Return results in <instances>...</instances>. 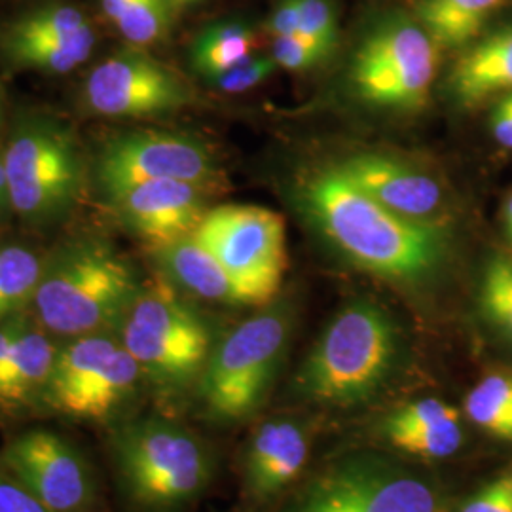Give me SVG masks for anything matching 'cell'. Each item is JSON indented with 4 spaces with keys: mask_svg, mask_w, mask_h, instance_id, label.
I'll list each match as a JSON object with an SVG mask.
<instances>
[{
    "mask_svg": "<svg viewBox=\"0 0 512 512\" xmlns=\"http://www.w3.org/2000/svg\"><path fill=\"white\" fill-rule=\"evenodd\" d=\"M304 202L327 238L372 274L418 281L439 268L446 234L439 222L404 219L372 200L338 169H323L304 186Z\"/></svg>",
    "mask_w": 512,
    "mask_h": 512,
    "instance_id": "1",
    "label": "cell"
},
{
    "mask_svg": "<svg viewBox=\"0 0 512 512\" xmlns=\"http://www.w3.org/2000/svg\"><path fill=\"white\" fill-rule=\"evenodd\" d=\"M139 291L122 256L101 241L80 239L44 260L31 306L42 329L71 340L122 323Z\"/></svg>",
    "mask_w": 512,
    "mask_h": 512,
    "instance_id": "2",
    "label": "cell"
},
{
    "mask_svg": "<svg viewBox=\"0 0 512 512\" xmlns=\"http://www.w3.org/2000/svg\"><path fill=\"white\" fill-rule=\"evenodd\" d=\"M109 454L120 492L139 511H183L213 480L209 448L165 418L116 423L110 427Z\"/></svg>",
    "mask_w": 512,
    "mask_h": 512,
    "instance_id": "3",
    "label": "cell"
},
{
    "mask_svg": "<svg viewBox=\"0 0 512 512\" xmlns=\"http://www.w3.org/2000/svg\"><path fill=\"white\" fill-rule=\"evenodd\" d=\"M399 355L393 319L380 306L359 300L330 321L298 370L296 389L315 403H365L391 378Z\"/></svg>",
    "mask_w": 512,
    "mask_h": 512,
    "instance_id": "4",
    "label": "cell"
},
{
    "mask_svg": "<svg viewBox=\"0 0 512 512\" xmlns=\"http://www.w3.org/2000/svg\"><path fill=\"white\" fill-rule=\"evenodd\" d=\"M143 378L133 355L107 332L71 338L57 351L42 414L109 429L124 421Z\"/></svg>",
    "mask_w": 512,
    "mask_h": 512,
    "instance_id": "5",
    "label": "cell"
},
{
    "mask_svg": "<svg viewBox=\"0 0 512 512\" xmlns=\"http://www.w3.org/2000/svg\"><path fill=\"white\" fill-rule=\"evenodd\" d=\"M10 207L29 224L73 211L84 190V160L69 128L50 116L19 120L2 152Z\"/></svg>",
    "mask_w": 512,
    "mask_h": 512,
    "instance_id": "6",
    "label": "cell"
},
{
    "mask_svg": "<svg viewBox=\"0 0 512 512\" xmlns=\"http://www.w3.org/2000/svg\"><path fill=\"white\" fill-rule=\"evenodd\" d=\"M289 313H258L211 351L200 376L203 410L211 420L238 421L264 401L289 338Z\"/></svg>",
    "mask_w": 512,
    "mask_h": 512,
    "instance_id": "7",
    "label": "cell"
},
{
    "mask_svg": "<svg viewBox=\"0 0 512 512\" xmlns=\"http://www.w3.org/2000/svg\"><path fill=\"white\" fill-rule=\"evenodd\" d=\"M120 325V342L152 382L183 387L202 376L211 332L165 283L141 287Z\"/></svg>",
    "mask_w": 512,
    "mask_h": 512,
    "instance_id": "8",
    "label": "cell"
},
{
    "mask_svg": "<svg viewBox=\"0 0 512 512\" xmlns=\"http://www.w3.org/2000/svg\"><path fill=\"white\" fill-rule=\"evenodd\" d=\"M437 44L420 23L393 16L374 25L361 40L351 84L370 105L420 109L437 74Z\"/></svg>",
    "mask_w": 512,
    "mask_h": 512,
    "instance_id": "9",
    "label": "cell"
},
{
    "mask_svg": "<svg viewBox=\"0 0 512 512\" xmlns=\"http://www.w3.org/2000/svg\"><path fill=\"white\" fill-rule=\"evenodd\" d=\"M194 238L232 275L249 306L274 298L287 270L285 220L260 205L207 211Z\"/></svg>",
    "mask_w": 512,
    "mask_h": 512,
    "instance_id": "10",
    "label": "cell"
},
{
    "mask_svg": "<svg viewBox=\"0 0 512 512\" xmlns=\"http://www.w3.org/2000/svg\"><path fill=\"white\" fill-rule=\"evenodd\" d=\"M0 463L55 512H112L92 461L61 433L31 427L4 440Z\"/></svg>",
    "mask_w": 512,
    "mask_h": 512,
    "instance_id": "11",
    "label": "cell"
},
{
    "mask_svg": "<svg viewBox=\"0 0 512 512\" xmlns=\"http://www.w3.org/2000/svg\"><path fill=\"white\" fill-rule=\"evenodd\" d=\"M95 177L114 198L150 181L211 186L220 177L215 156L194 137L167 131H129L109 139L97 156Z\"/></svg>",
    "mask_w": 512,
    "mask_h": 512,
    "instance_id": "12",
    "label": "cell"
},
{
    "mask_svg": "<svg viewBox=\"0 0 512 512\" xmlns=\"http://www.w3.org/2000/svg\"><path fill=\"white\" fill-rule=\"evenodd\" d=\"M293 512H440L420 476L376 459H351L313 480Z\"/></svg>",
    "mask_w": 512,
    "mask_h": 512,
    "instance_id": "13",
    "label": "cell"
},
{
    "mask_svg": "<svg viewBox=\"0 0 512 512\" xmlns=\"http://www.w3.org/2000/svg\"><path fill=\"white\" fill-rule=\"evenodd\" d=\"M82 101L95 116L137 120L183 109L192 93L160 61L131 48L95 65L84 82Z\"/></svg>",
    "mask_w": 512,
    "mask_h": 512,
    "instance_id": "14",
    "label": "cell"
},
{
    "mask_svg": "<svg viewBox=\"0 0 512 512\" xmlns=\"http://www.w3.org/2000/svg\"><path fill=\"white\" fill-rule=\"evenodd\" d=\"M54 338L23 313L0 321V420L42 412L59 351Z\"/></svg>",
    "mask_w": 512,
    "mask_h": 512,
    "instance_id": "15",
    "label": "cell"
},
{
    "mask_svg": "<svg viewBox=\"0 0 512 512\" xmlns=\"http://www.w3.org/2000/svg\"><path fill=\"white\" fill-rule=\"evenodd\" d=\"M202 184L150 181L110 198L122 222L156 251L192 238L207 215Z\"/></svg>",
    "mask_w": 512,
    "mask_h": 512,
    "instance_id": "16",
    "label": "cell"
},
{
    "mask_svg": "<svg viewBox=\"0 0 512 512\" xmlns=\"http://www.w3.org/2000/svg\"><path fill=\"white\" fill-rule=\"evenodd\" d=\"M336 167L372 200L404 219L433 222L427 219L440 209L437 181L403 162L382 154H355Z\"/></svg>",
    "mask_w": 512,
    "mask_h": 512,
    "instance_id": "17",
    "label": "cell"
},
{
    "mask_svg": "<svg viewBox=\"0 0 512 512\" xmlns=\"http://www.w3.org/2000/svg\"><path fill=\"white\" fill-rule=\"evenodd\" d=\"M310 456V439L293 420L264 423L249 444L245 480L256 499L279 494L302 473Z\"/></svg>",
    "mask_w": 512,
    "mask_h": 512,
    "instance_id": "18",
    "label": "cell"
},
{
    "mask_svg": "<svg viewBox=\"0 0 512 512\" xmlns=\"http://www.w3.org/2000/svg\"><path fill=\"white\" fill-rule=\"evenodd\" d=\"M459 103L475 105L512 92V27L501 29L459 57L448 78Z\"/></svg>",
    "mask_w": 512,
    "mask_h": 512,
    "instance_id": "19",
    "label": "cell"
},
{
    "mask_svg": "<svg viewBox=\"0 0 512 512\" xmlns=\"http://www.w3.org/2000/svg\"><path fill=\"white\" fill-rule=\"evenodd\" d=\"M92 33V21L74 4H42L0 27V54L8 61L21 52L67 44Z\"/></svg>",
    "mask_w": 512,
    "mask_h": 512,
    "instance_id": "20",
    "label": "cell"
},
{
    "mask_svg": "<svg viewBox=\"0 0 512 512\" xmlns=\"http://www.w3.org/2000/svg\"><path fill=\"white\" fill-rule=\"evenodd\" d=\"M160 256L167 274L186 291L220 304H247L232 275L194 236L160 249Z\"/></svg>",
    "mask_w": 512,
    "mask_h": 512,
    "instance_id": "21",
    "label": "cell"
},
{
    "mask_svg": "<svg viewBox=\"0 0 512 512\" xmlns=\"http://www.w3.org/2000/svg\"><path fill=\"white\" fill-rule=\"evenodd\" d=\"M503 0H418V23L437 46L459 48L480 35Z\"/></svg>",
    "mask_w": 512,
    "mask_h": 512,
    "instance_id": "22",
    "label": "cell"
},
{
    "mask_svg": "<svg viewBox=\"0 0 512 512\" xmlns=\"http://www.w3.org/2000/svg\"><path fill=\"white\" fill-rule=\"evenodd\" d=\"M255 48V33L249 25L241 21H222L198 35L190 59L194 69L209 80L253 57Z\"/></svg>",
    "mask_w": 512,
    "mask_h": 512,
    "instance_id": "23",
    "label": "cell"
},
{
    "mask_svg": "<svg viewBox=\"0 0 512 512\" xmlns=\"http://www.w3.org/2000/svg\"><path fill=\"white\" fill-rule=\"evenodd\" d=\"M44 262L21 245H0V321L33 302Z\"/></svg>",
    "mask_w": 512,
    "mask_h": 512,
    "instance_id": "24",
    "label": "cell"
},
{
    "mask_svg": "<svg viewBox=\"0 0 512 512\" xmlns=\"http://www.w3.org/2000/svg\"><path fill=\"white\" fill-rule=\"evenodd\" d=\"M467 418L497 439L512 440V374H490L469 391Z\"/></svg>",
    "mask_w": 512,
    "mask_h": 512,
    "instance_id": "25",
    "label": "cell"
},
{
    "mask_svg": "<svg viewBox=\"0 0 512 512\" xmlns=\"http://www.w3.org/2000/svg\"><path fill=\"white\" fill-rule=\"evenodd\" d=\"M385 439L395 448L421 459H444L454 456L463 444L461 414L414 425V427H384Z\"/></svg>",
    "mask_w": 512,
    "mask_h": 512,
    "instance_id": "26",
    "label": "cell"
},
{
    "mask_svg": "<svg viewBox=\"0 0 512 512\" xmlns=\"http://www.w3.org/2000/svg\"><path fill=\"white\" fill-rule=\"evenodd\" d=\"M171 12L167 0H133L114 27L133 48H147L167 35Z\"/></svg>",
    "mask_w": 512,
    "mask_h": 512,
    "instance_id": "27",
    "label": "cell"
},
{
    "mask_svg": "<svg viewBox=\"0 0 512 512\" xmlns=\"http://www.w3.org/2000/svg\"><path fill=\"white\" fill-rule=\"evenodd\" d=\"M482 308L499 329L512 340V262L495 258L482 279Z\"/></svg>",
    "mask_w": 512,
    "mask_h": 512,
    "instance_id": "28",
    "label": "cell"
},
{
    "mask_svg": "<svg viewBox=\"0 0 512 512\" xmlns=\"http://www.w3.org/2000/svg\"><path fill=\"white\" fill-rule=\"evenodd\" d=\"M300 37L308 38L327 54L338 44V18L330 0H298Z\"/></svg>",
    "mask_w": 512,
    "mask_h": 512,
    "instance_id": "29",
    "label": "cell"
},
{
    "mask_svg": "<svg viewBox=\"0 0 512 512\" xmlns=\"http://www.w3.org/2000/svg\"><path fill=\"white\" fill-rule=\"evenodd\" d=\"M272 57H249L238 67L209 78V84L224 93H243L260 86L275 71Z\"/></svg>",
    "mask_w": 512,
    "mask_h": 512,
    "instance_id": "30",
    "label": "cell"
},
{
    "mask_svg": "<svg viewBox=\"0 0 512 512\" xmlns=\"http://www.w3.org/2000/svg\"><path fill=\"white\" fill-rule=\"evenodd\" d=\"M327 52L323 48H319L317 44H313L308 38L285 37L274 38L272 44V59L277 67L285 69V71H308L313 65H317L319 61H323L327 57Z\"/></svg>",
    "mask_w": 512,
    "mask_h": 512,
    "instance_id": "31",
    "label": "cell"
},
{
    "mask_svg": "<svg viewBox=\"0 0 512 512\" xmlns=\"http://www.w3.org/2000/svg\"><path fill=\"white\" fill-rule=\"evenodd\" d=\"M0 512H55L0 463Z\"/></svg>",
    "mask_w": 512,
    "mask_h": 512,
    "instance_id": "32",
    "label": "cell"
},
{
    "mask_svg": "<svg viewBox=\"0 0 512 512\" xmlns=\"http://www.w3.org/2000/svg\"><path fill=\"white\" fill-rule=\"evenodd\" d=\"M461 512H512V473L499 476L473 495Z\"/></svg>",
    "mask_w": 512,
    "mask_h": 512,
    "instance_id": "33",
    "label": "cell"
},
{
    "mask_svg": "<svg viewBox=\"0 0 512 512\" xmlns=\"http://www.w3.org/2000/svg\"><path fill=\"white\" fill-rule=\"evenodd\" d=\"M266 27L274 38L296 37L300 33L298 0H279L266 21Z\"/></svg>",
    "mask_w": 512,
    "mask_h": 512,
    "instance_id": "34",
    "label": "cell"
},
{
    "mask_svg": "<svg viewBox=\"0 0 512 512\" xmlns=\"http://www.w3.org/2000/svg\"><path fill=\"white\" fill-rule=\"evenodd\" d=\"M492 133L501 147L512 148V92L499 99L492 112Z\"/></svg>",
    "mask_w": 512,
    "mask_h": 512,
    "instance_id": "35",
    "label": "cell"
},
{
    "mask_svg": "<svg viewBox=\"0 0 512 512\" xmlns=\"http://www.w3.org/2000/svg\"><path fill=\"white\" fill-rule=\"evenodd\" d=\"M167 2H169V6H171L173 12H179V10L190 8V6H194V4H198V2H202V0H167Z\"/></svg>",
    "mask_w": 512,
    "mask_h": 512,
    "instance_id": "36",
    "label": "cell"
},
{
    "mask_svg": "<svg viewBox=\"0 0 512 512\" xmlns=\"http://www.w3.org/2000/svg\"><path fill=\"white\" fill-rule=\"evenodd\" d=\"M0 194L8 196V181H6V165H4V156L0 154Z\"/></svg>",
    "mask_w": 512,
    "mask_h": 512,
    "instance_id": "37",
    "label": "cell"
},
{
    "mask_svg": "<svg viewBox=\"0 0 512 512\" xmlns=\"http://www.w3.org/2000/svg\"><path fill=\"white\" fill-rule=\"evenodd\" d=\"M505 219H507V230H509V236L512 239V196L507 202V207H505Z\"/></svg>",
    "mask_w": 512,
    "mask_h": 512,
    "instance_id": "38",
    "label": "cell"
},
{
    "mask_svg": "<svg viewBox=\"0 0 512 512\" xmlns=\"http://www.w3.org/2000/svg\"><path fill=\"white\" fill-rule=\"evenodd\" d=\"M10 205V200H8V196H4V194H0V213L6 209Z\"/></svg>",
    "mask_w": 512,
    "mask_h": 512,
    "instance_id": "39",
    "label": "cell"
},
{
    "mask_svg": "<svg viewBox=\"0 0 512 512\" xmlns=\"http://www.w3.org/2000/svg\"><path fill=\"white\" fill-rule=\"evenodd\" d=\"M2 114H4V95H2V88H0V122H2Z\"/></svg>",
    "mask_w": 512,
    "mask_h": 512,
    "instance_id": "40",
    "label": "cell"
}]
</instances>
